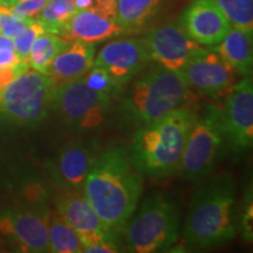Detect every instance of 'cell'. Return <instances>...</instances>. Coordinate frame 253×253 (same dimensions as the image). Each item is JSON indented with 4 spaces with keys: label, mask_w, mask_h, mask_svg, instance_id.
I'll use <instances>...</instances> for the list:
<instances>
[{
    "label": "cell",
    "mask_w": 253,
    "mask_h": 253,
    "mask_svg": "<svg viewBox=\"0 0 253 253\" xmlns=\"http://www.w3.org/2000/svg\"><path fill=\"white\" fill-rule=\"evenodd\" d=\"M45 30L38 21L34 19L25 30L21 32L19 36L13 39L14 50L18 59L20 61H27L28 54H30L31 47L33 45L34 40L37 39L40 34H42Z\"/></svg>",
    "instance_id": "484cf974"
},
{
    "label": "cell",
    "mask_w": 253,
    "mask_h": 253,
    "mask_svg": "<svg viewBox=\"0 0 253 253\" xmlns=\"http://www.w3.org/2000/svg\"><path fill=\"white\" fill-rule=\"evenodd\" d=\"M81 191L104 225L118 235L135 213L143 192V173L125 148L112 147L99 154Z\"/></svg>",
    "instance_id": "6da1fadb"
},
{
    "label": "cell",
    "mask_w": 253,
    "mask_h": 253,
    "mask_svg": "<svg viewBox=\"0 0 253 253\" xmlns=\"http://www.w3.org/2000/svg\"><path fill=\"white\" fill-rule=\"evenodd\" d=\"M189 86L179 71L151 68L135 81L122 100V118L136 126L156 121L183 107Z\"/></svg>",
    "instance_id": "277c9868"
},
{
    "label": "cell",
    "mask_w": 253,
    "mask_h": 253,
    "mask_svg": "<svg viewBox=\"0 0 253 253\" xmlns=\"http://www.w3.org/2000/svg\"><path fill=\"white\" fill-rule=\"evenodd\" d=\"M231 26L253 32V0H213Z\"/></svg>",
    "instance_id": "cb8c5ba5"
},
{
    "label": "cell",
    "mask_w": 253,
    "mask_h": 253,
    "mask_svg": "<svg viewBox=\"0 0 253 253\" xmlns=\"http://www.w3.org/2000/svg\"><path fill=\"white\" fill-rule=\"evenodd\" d=\"M236 184L230 173L216 176L196 190L190 203L183 236L195 248H216L236 237L233 209Z\"/></svg>",
    "instance_id": "7a4b0ae2"
},
{
    "label": "cell",
    "mask_w": 253,
    "mask_h": 253,
    "mask_svg": "<svg viewBox=\"0 0 253 253\" xmlns=\"http://www.w3.org/2000/svg\"><path fill=\"white\" fill-rule=\"evenodd\" d=\"M78 9H86L94 5L95 0H74Z\"/></svg>",
    "instance_id": "4dcf8cb0"
},
{
    "label": "cell",
    "mask_w": 253,
    "mask_h": 253,
    "mask_svg": "<svg viewBox=\"0 0 253 253\" xmlns=\"http://www.w3.org/2000/svg\"><path fill=\"white\" fill-rule=\"evenodd\" d=\"M252 33L253 32L243 28L231 26L224 39L212 48L242 77H250L252 73Z\"/></svg>",
    "instance_id": "d6986e66"
},
{
    "label": "cell",
    "mask_w": 253,
    "mask_h": 253,
    "mask_svg": "<svg viewBox=\"0 0 253 253\" xmlns=\"http://www.w3.org/2000/svg\"><path fill=\"white\" fill-rule=\"evenodd\" d=\"M151 61L172 71H181L190 59L204 48L185 33L178 23L154 27L142 38Z\"/></svg>",
    "instance_id": "8fae6325"
},
{
    "label": "cell",
    "mask_w": 253,
    "mask_h": 253,
    "mask_svg": "<svg viewBox=\"0 0 253 253\" xmlns=\"http://www.w3.org/2000/svg\"><path fill=\"white\" fill-rule=\"evenodd\" d=\"M99 143L94 140L69 142L60 150L52 164V173L63 189L81 190L84 178L99 156Z\"/></svg>",
    "instance_id": "2e32d148"
},
{
    "label": "cell",
    "mask_w": 253,
    "mask_h": 253,
    "mask_svg": "<svg viewBox=\"0 0 253 253\" xmlns=\"http://www.w3.org/2000/svg\"><path fill=\"white\" fill-rule=\"evenodd\" d=\"M28 69H30L28 61H19L17 65L11 67H0V90Z\"/></svg>",
    "instance_id": "83f0119b"
},
{
    "label": "cell",
    "mask_w": 253,
    "mask_h": 253,
    "mask_svg": "<svg viewBox=\"0 0 253 253\" xmlns=\"http://www.w3.org/2000/svg\"><path fill=\"white\" fill-rule=\"evenodd\" d=\"M225 140L237 153L250 149L253 142V84L250 77L236 82L219 108Z\"/></svg>",
    "instance_id": "30bf717a"
},
{
    "label": "cell",
    "mask_w": 253,
    "mask_h": 253,
    "mask_svg": "<svg viewBox=\"0 0 253 253\" xmlns=\"http://www.w3.org/2000/svg\"><path fill=\"white\" fill-rule=\"evenodd\" d=\"M77 11L74 0H48L36 20L45 32L61 37L66 25Z\"/></svg>",
    "instance_id": "603a6c76"
},
{
    "label": "cell",
    "mask_w": 253,
    "mask_h": 253,
    "mask_svg": "<svg viewBox=\"0 0 253 253\" xmlns=\"http://www.w3.org/2000/svg\"><path fill=\"white\" fill-rule=\"evenodd\" d=\"M56 213L78 232L84 252L115 253L120 249L112 230L104 225L80 190L65 189L56 199Z\"/></svg>",
    "instance_id": "9c48e42d"
},
{
    "label": "cell",
    "mask_w": 253,
    "mask_h": 253,
    "mask_svg": "<svg viewBox=\"0 0 253 253\" xmlns=\"http://www.w3.org/2000/svg\"><path fill=\"white\" fill-rule=\"evenodd\" d=\"M179 72L189 88H195L207 96L229 94L237 78V73L230 65L213 49L205 47L190 59Z\"/></svg>",
    "instance_id": "7c38bea8"
},
{
    "label": "cell",
    "mask_w": 253,
    "mask_h": 253,
    "mask_svg": "<svg viewBox=\"0 0 253 253\" xmlns=\"http://www.w3.org/2000/svg\"><path fill=\"white\" fill-rule=\"evenodd\" d=\"M84 79L91 89L108 95L110 97L116 96L119 91L121 90V87L118 86V84L110 78L108 73L104 72L102 68L96 67V66H91V68L86 73Z\"/></svg>",
    "instance_id": "d4e9b609"
},
{
    "label": "cell",
    "mask_w": 253,
    "mask_h": 253,
    "mask_svg": "<svg viewBox=\"0 0 253 253\" xmlns=\"http://www.w3.org/2000/svg\"><path fill=\"white\" fill-rule=\"evenodd\" d=\"M116 21V0H95L86 9H78L62 32L66 40L96 43L122 36Z\"/></svg>",
    "instance_id": "4fadbf2b"
},
{
    "label": "cell",
    "mask_w": 253,
    "mask_h": 253,
    "mask_svg": "<svg viewBox=\"0 0 253 253\" xmlns=\"http://www.w3.org/2000/svg\"><path fill=\"white\" fill-rule=\"evenodd\" d=\"M126 221L125 237L130 252L164 251L176 244L181 232L178 210L169 196L156 192Z\"/></svg>",
    "instance_id": "5b68a950"
},
{
    "label": "cell",
    "mask_w": 253,
    "mask_h": 253,
    "mask_svg": "<svg viewBox=\"0 0 253 253\" xmlns=\"http://www.w3.org/2000/svg\"><path fill=\"white\" fill-rule=\"evenodd\" d=\"M20 61L14 49H0V67H11Z\"/></svg>",
    "instance_id": "f546056e"
},
{
    "label": "cell",
    "mask_w": 253,
    "mask_h": 253,
    "mask_svg": "<svg viewBox=\"0 0 253 253\" xmlns=\"http://www.w3.org/2000/svg\"><path fill=\"white\" fill-rule=\"evenodd\" d=\"M19 0H0V5L6 6V7H11V6H13Z\"/></svg>",
    "instance_id": "1f68e13d"
},
{
    "label": "cell",
    "mask_w": 253,
    "mask_h": 253,
    "mask_svg": "<svg viewBox=\"0 0 253 253\" xmlns=\"http://www.w3.org/2000/svg\"><path fill=\"white\" fill-rule=\"evenodd\" d=\"M69 41L56 34L43 32L34 40L28 54V65L34 71L45 73L52 63L53 59L68 45Z\"/></svg>",
    "instance_id": "7402d4cb"
},
{
    "label": "cell",
    "mask_w": 253,
    "mask_h": 253,
    "mask_svg": "<svg viewBox=\"0 0 253 253\" xmlns=\"http://www.w3.org/2000/svg\"><path fill=\"white\" fill-rule=\"evenodd\" d=\"M151 61L143 39L114 40L104 45L94 58L93 66L102 68L110 78L123 87Z\"/></svg>",
    "instance_id": "5bb4252c"
},
{
    "label": "cell",
    "mask_w": 253,
    "mask_h": 253,
    "mask_svg": "<svg viewBox=\"0 0 253 253\" xmlns=\"http://www.w3.org/2000/svg\"><path fill=\"white\" fill-rule=\"evenodd\" d=\"M178 24L201 46H216L231 28L230 21L213 0H194L183 11Z\"/></svg>",
    "instance_id": "9a60e30c"
},
{
    "label": "cell",
    "mask_w": 253,
    "mask_h": 253,
    "mask_svg": "<svg viewBox=\"0 0 253 253\" xmlns=\"http://www.w3.org/2000/svg\"><path fill=\"white\" fill-rule=\"evenodd\" d=\"M197 118L194 109L181 107L156 121L141 126L131 142L130 156L145 176L163 178L178 169L189 130Z\"/></svg>",
    "instance_id": "3957f363"
},
{
    "label": "cell",
    "mask_w": 253,
    "mask_h": 253,
    "mask_svg": "<svg viewBox=\"0 0 253 253\" xmlns=\"http://www.w3.org/2000/svg\"><path fill=\"white\" fill-rule=\"evenodd\" d=\"M163 0H116V21L123 33L143 30L160 8Z\"/></svg>",
    "instance_id": "ffe728a7"
},
{
    "label": "cell",
    "mask_w": 253,
    "mask_h": 253,
    "mask_svg": "<svg viewBox=\"0 0 253 253\" xmlns=\"http://www.w3.org/2000/svg\"><path fill=\"white\" fill-rule=\"evenodd\" d=\"M110 99L108 95L88 86L84 77L56 84L52 108L60 114L71 128L89 131L99 128L106 119Z\"/></svg>",
    "instance_id": "ba28073f"
},
{
    "label": "cell",
    "mask_w": 253,
    "mask_h": 253,
    "mask_svg": "<svg viewBox=\"0 0 253 253\" xmlns=\"http://www.w3.org/2000/svg\"><path fill=\"white\" fill-rule=\"evenodd\" d=\"M0 233L27 252H49L46 216L32 211L0 212Z\"/></svg>",
    "instance_id": "e0dca14e"
},
{
    "label": "cell",
    "mask_w": 253,
    "mask_h": 253,
    "mask_svg": "<svg viewBox=\"0 0 253 253\" xmlns=\"http://www.w3.org/2000/svg\"><path fill=\"white\" fill-rule=\"evenodd\" d=\"M33 20L34 19H21L15 17V15H12V17L6 21L4 26L1 27L0 33L11 38V39H14V38L19 36V34H20Z\"/></svg>",
    "instance_id": "f1b7e54d"
},
{
    "label": "cell",
    "mask_w": 253,
    "mask_h": 253,
    "mask_svg": "<svg viewBox=\"0 0 253 253\" xmlns=\"http://www.w3.org/2000/svg\"><path fill=\"white\" fill-rule=\"evenodd\" d=\"M48 0H19L11 6L13 15L21 19H36Z\"/></svg>",
    "instance_id": "4316f807"
},
{
    "label": "cell",
    "mask_w": 253,
    "mask_h": 253,
    "mask_svg": "<svg viewBox=\"0 0 253 253\" xmlns=\"http://www.w3.org/2000/svg\"><path fill=\"white\" fill-rule=\"evenodd\" d=\"M47 236L49 252L54 253H81L84 252L78 232L58 213L52 212L46 216Z\"/></svg>",
    "instance_id": "44dd1931"
},
{
    "label": "cell",
    "mask_w": 253,
    "mask_h": 253,
    "mask_svg": "<svg viewBox=\"0 0 253 253\" xmlns=\"http://www.w3.org/2000/svg\"><path fill=\"white\" fill-rule=\"evenodd\" d=\"M95 45L81 40H72L58 55L53 59L47 69L56 84L77 80L86 75L93 66Z\"/></svg>",
    "instance_id": "ac0fdd59"
},
{
    "label": "cell",
    "mask_w": 253,
    "mask_h": 253,
    "mask_svg": "<svg viewBox=\"0 0 253 253\" xmlns=\"http://www.w3.org/2000/svg\"><path fill=\"white\" fill-rule=\"evenodd\" d=\"M224 141L219 108L208 106L189 130L178 166L182 176L191 182L204 179L213 169Z\"/></svg>",
    "instance_id": "52a82bcc"
},
{
    "label": "cell",
    "mask_w": 253,
    "mask_h": 253,
    "mask_svg": "<svg viewBox=\"0 0 253 253\" xmlns=\"http://www.w3.org/2000/svg\"><path fill=\"white\" fill-rule=\"evenodd\" d=\"M55 81L45 73L26 71L0 90V112L24 126H34L52 108Z\"/></svg>",
    "instance_id": "8992f818"
}]
</instances>
